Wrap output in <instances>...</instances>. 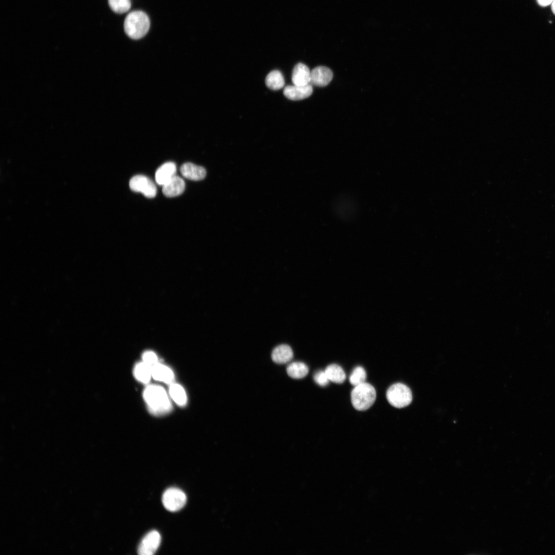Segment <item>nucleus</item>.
Masks as SVG:
<instances>
[{"label": "nucleus", "instance_id": "obj_1", "mask_svg": "<svg viewBox=\"0 0 555 555\" xmlns=\"http://www.w3.org/2000/svg\"><path fill=\"white\" fill-rule=\"evenodd\" d=\"M143 397L150 410L154 414H164L172 408L165 390L160 386L149 385L144 391Z\"/></svg>", "mask_w": 555, "mask_h": 555}, {"label": "nucleus", "instance_id": "obj_2", "mask_svg": "<svg viewBox=\"0 0 555 555\" xmlns=\"http://www.w3.org/2000/svg\"><path fill=\"white\" fill-rule=\"evenodd\" d=\"M150 26L148 16L141 11H134L128 13L124 23L126 34L134 40L143 37L148 32Z\"/></svg>", "mask_w": 555, "mask_h": 555}, {"label": "nucleus", "instance_id": "obj_3", "mask_svg": "<svg viewBox=\"0 0 555 555\" xmlns=\"http://www.w3.org/2000/svg\"><path fill=\"white\" fill-rule=\"evenodd\" d=\"M376 398L375 388L366 382L355 386L351 393V403L354 408L358 411L369 409L374 404Z\"/></svg>", "mask_w": 555, "mask_h": 555}, {"label": "nucleus", "instance_id": "obj_4", "mask_svg": "<svg viewBox=\"0 0 555 555\" xmlns=\"http://www.w3.org/2000/svg\"><path fill=\"white\" fill-rule=\"evenodd\" d=\"M386 396L390 404L397 408L406 406L412 400L411 390L406 385L401 383L391 385L387 390Z\"/></svg>", "mask_w": 555, "mask_h": 555}, {"label": "nucleus", "instance_id": "obj_5", "mask_svg": "<svg viewBox=\"0 0 555 555\" xmlns=\"http://www.w3.org/2000/svg\"><path fill=\"white\" fill-rule=\"evenodd\" d=\"M187 502L186 494L180 489L172 487L163 493L162 502L164 508L169 511L176 512L182 508Z\"/></svg>", "mask_w": 555, "mask_h": 555}, {"label": "nucleus", "instance_id": "obj_6", "mask_svg": "<svg viewBox=\"0 0 555 555\" xmlns=\"http://www.w3.org/2000/svg\"><path fill=\"white\" fill-rule=\"evenodd\" d=\"M130 188L131 190L140 192L147 198L154 197L157 193V188L153 182L147 177L138 175L134 176L130 181Z\"/></svg>", "mask_w": 555, "mask_h": 555}, {"label": "nucleus", "instance_id": "obj_7", "mask_svg": "<svg viewBox=\"0 0 555 555\" xmlns=\"http://www.w3.org/2000/svg\"><path fill=\"white\" fill-rule=\"evenodd\" d=\"M161 542V536L156 530L147 533L141 540L137 549L139 555H153L158 549Z\"/></svg>", "mask_w": 555, "mask_h": 555}, {"label": "nucleus", "instance_id": "obj_8", "mask_svg": "<svg viewBox=\"0 0 555 555\" xmlns=\"http://www.w3.org/2000/svg\"><path fill=\"white\" fill-rule=\"evenodd\" d=\"M333 77L332 71L328 67L318 66L311 71L310 84L319 87L327 85Z\"/></svg>", "mask_w": 555, "mask_h": 555}, {"label": "nucleus", "instance_id": "obj_9", "mask_svg": "<svg viewBox=\"0 0 555 555\" xmlns=\"http://www.w3.org/2000/svg\"><path fill=\"white\" fill-rule=\"evenodd\" d=\"M312 85L309 84L306 85H288L283 90L284 96L288 99L297 101L309 97L312 93Z\"/></svg>", "mask_w": 555, "mask_h": 555}, {"label": "nucleus", "instance_id": "obj_10", "mask_svg": "<svg viewBox=\"0 0 555 555\" xmlns=\"http://www.w3.org/2000/svg\"><path fill=\"white\" fill-rule=\"evenodd\" d=\"M185 189L184 180L175 175L168 182L162 186V193L168 197H173L181 195Z\"/></svg>", "mask_w": 555, "mask_h": 555}, {"label": "nucleus", "instance_id": "obj_11", "mask_svg": "<svg viewBox=\"0 0 555 555\" xmlns=\"http://www.w3.org/2000/svg\"><path fill=\"white\" fill-rule=\"evenodd\" d=\"M180 171L182 176L192 180H202L206 175V171L204 168L190 162L183 164Z\"/></svg>", "mask_w": 555, "mask_h": 555}, {"label": "nucleus", "instance_id": "obj_12", "mask_svg": "<svg viewBox=\"0 0 555 555\" xmlns=\"http://www.w3.org/2000/svg\"><path fill=\"white\" fill-rule=\"evenodd\" d=\"M176 166L173 162H167L161 165L155 173L156 182L163 186L176 175Z\"/></svg>", "mask_w": 555, "mask_h": 555}, {"label": "nucleus", "instance_id": "obj_13", "mask_svg": "<svg viewBox=\"0 0 555 555\" xmlns=\"http://www.w3.org/2000/svg\"><path fill=\"white\" fill-rule=\"evenodd\" d=\"M311 71L304 64L299 63L294 67L292 82L294 85H306L310 84Z\"/></svg>", "mask_w": 555, "mask_h": 555}, {"label": "nucleus", "instance_id": "obj_14", "mask_svg": "<svg viewBox=\"0 0 555 555\" xmlns=\"http://www.w3.org/2000/svg\"><path fill=\"white\" fill-rule=\"evenodd\" d=\"M152 376L156 380L168 384L172 383L174 379L173 371L169 367L158 363L152 366Z\"/></svg>", "mask_w": 555, "mask_h": 555}, {"label": "nucleus", "instance_id": "obj_15", "mask_svg": "<svg viewBox=\"0 0 555 555\" xmlns=\"http://www.w3.org/2000/svg\"><path fill=\"white\" fill-rule=\"evenodd\" d=\"M291 348L287 345L282 344L276 346L272 351L271 358L273 362L278 364H285L289 362L293 357Z\"/></svg>", "mask_w": 555, "mask_h": 555}, {"label": "nucleus", "instance_id": "obj_16", "mask_svg": "<svg viewBox=\"0 0 555 555\" xmlns=\"http://www.w3.org/2000/svg\"><path fill=\"white\" fill-rule=\"evenodd\" d=\"M265 83L269 88L276 90L284 87L285 81L282 73L278 70H274L267 75Z\"/></svg>", "mask_w": 555, "mask_h": 555}, {"label": "nucleus", "instance_id": "obj_17", "mask_svg": "<svg viewBox=\"0 0 555 555\" xmlns=\"http://www.w3.org/2000/svg\"><path fill=\"white\" fill-rule=\"evenodd\" d=\"M324 371L330 381L336 383H342L345 380V373L339 365L330 364L326 367Z\"/></svg>", "mask_w": 555, "mask_h": 555}, {"label": "nucleus", "instance_id": "obj_18", "mask_svg": "<svg viewBox=\"0 0 555 555\" xmlns=\"http://www.w3.org/2000/svg\"><path fill=\"white\" fill-rule=\"evenodd\" d=\"M134 375L140 382L147 383L152 376V366L143 361L138 363L134 367Z\"/></svg>", "mask_w": 555, "mask_h": 555}, {"label": "nucleus", "instance_id": "obj_19", "mask_svg": "<svg viewBox=\"0 0 555 555\" xmlns=\"http://www.w3.org/2000/svg\"><path fill=\"white\" fill-rule=\"evenodd\" d=\"M287 374L294 379H301L305 377L308 373L307 366L302 362H293L287 367Z\"/></svg>", "mask_w": 555, "mask_h": 555}, {"label": "nucleus", "instance_id": "obj_20", "mask_svg": "<svg viewBox=\"0 0 555 555\" xmlns=\"http://www.w3.org/2000/svg\"><path fill=\"white\" fill-rule=\"evenodd\" d=\"M169 393L173 400L179 405L183 406L187 403V395L183 388L179 384L171 383Z\"/></svg>", "mask_w": 555, "mask_h": 555}, {"label": "nucleus", "instance_id": "obj_21", "mask_svg": "<svg viewBox=\"0 0 555 555\" xmlns=\"http://www.w3.org/2000/svg\"><path fill=\"white\" fill-rule=\"evenodd\" d=\"M366 373L361 366H357L349 376V382L354 386H357L365 382Z\"/></svg>", "mask_w": 555, "mask_h": 555}, {"label": "nucleus", "instance_id": "obj_22", "mask_svg": "<svg viewBox=\"0 0 555 555\" xmlns=\"http://www.w3.org/2000/svg\"><path fill=\"white\" fill-rule=\"evenodd\" d=\"M108 2L112 10L118 13L126 12L131 7L130 0H108Z\"/></svg>", "mask_w": 555, "mask_h": 555}, {"label": "nucleus", "instance_id": "obj_23", "mask_svg": "<svg viewBox=\"0 0 555 555\" xmlns=\"http://www.w3.org/2000/svg\"><path fill=\"white\" fill-rule=\"evenodd\" d=\"M313 379L317 384L322 386L327 385L329 381L324 371H319L315 373Z\"/></svg>", "mask_w": 555, "mask_h": 555}, {"label": "nucleus", "instance_id": "obj_24", "mask_svg": "<svg viewBox=\"0 0 555 555\" xmlns=\"http://www.w3.org/2000/svg\"><path fill=\"white\" fill-rule=\"evenodd\" d=\"M142 360L144 362L151 366L158 363L156 355L152 351L144 352L142 355Z\"/></svg>", "mask_w": 555, "mask_h": 555}, {"label": "nucleus", "instance_id": "obj_25", "mask_svg": "<svg viewBox=\"0 0 555 555\" xmlns=\"http://www.w3.org/2000/svg\"><path fill=\"white\" fill-rule=\"evenodd\" d=\"M553 0H536L538 4L542 7H546L552 3Z\"/></svg>", "mask_w": 555, "mask_h": 555}, {"label": "nucleus", "instance_id": "obj_26", "mask_svg": "<svg viewBox=\"0 0 555 555\" xmlns=\"http://www.w3.org/2000/svg\"><path fill=\"white\" fill-rule=\"evenodd\" d=\"M551 4V10L555 15V0H553Z\"/></svg>", "mask_w": 555, "mask_h": 555}]
</instances>
